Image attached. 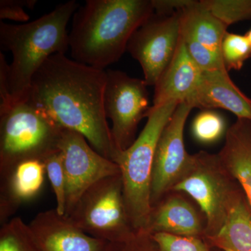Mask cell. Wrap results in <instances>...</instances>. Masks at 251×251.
<instances>
[{
	"mask_svg": "<svg viewBox=\"0 0 251 251\" xmlns=\"http://www.w3.org/2000/svg\"><path fill=\"white\" fill-rule=\"evenodd\" d=\"M106 72L52 54L31 79L27 100L64 129L85 137L99 154L114 162L118 150L104 110Z\"/></svg>",
	"mask_w": 251,
	"mask_h": 251,
	"instance_id": "obj_1",
	"label": "cell"
},
{
	"mask_svg": "<svg viewBox=\"0 0 251 251\" xmlns=\"http://www.w3.org/2000/svg\"><path fill=\"white\" fill-rule=\"evenodd\" d=\"M153 13L152 0H87L72 17V59L104 70L121 58L133 33Z\"/></svg>",
	"mask_w": 251,
	"mask_h": 251,
	"instance_id": "obj_2",
	"label": "cell"
},
{
	"mask_svg": "<svg viewBox=\"0 0 251 251\" xmlns=\"http://www.w3.org/2000/svg\"><path fill=\"white\" fill-rule=\"evenodd\" d=\"M80 4L70 0L41 17L21 25L0 21V48L12 54L9 85L11 105L25 101L31 79L52 54L69 49L67 26Z\"/></svg>",
	"mask_w": 251,
	"mask_h": 251,
	"instance_id": "obj_3",
	"label": "cell"
},
{
	"mask_svg": "<svg viewBox=\"0 0 251 251\" xmlns=\"http://www.w3.org/2000/svg\"><path fill=\"white\" fill-rule=\"evenodd\" d=\"M179 102L151 106L148 121L134 143L117 151L114 162L120 167L127 213L133 229L144 233L152 210L151 184L153 160L162 131Z\"/></svg>",
	"mask_w": 251,
	"mask_h": 251,
	"instance_id": "obj_4",
	"label": "cell"
},
{
	"mask_svg": "<svg viewBox=\"0 0 251 251\" xmlns=\"http://www.w3.org/2000/svg\"><path fill=\"white\" fill-rule=\"evenodd\" d=\"M64 128L27 100L0 115V175L26 160L60 151Z\"/></svg>",
	"mask_w": 251,
	"mask_h": 251,
	"instance_id": "obj_5",
	"label": "cell"
},
{
	"mask_svg": "<svg viewBox=\"0 0 251 251\" xmlns=\"http://www.w3.org/2000/svg\"><path fill=\"white\" fill-rule=\"evenodd\" d=\"M68 218L89 235L112 244L128 242L140 234L128 218L121 174L92 185Z\"/></svg>",
	"mask_w": 251,
	"mask_h": 251,
	"instance_id": "obj_6",
	"label": "cell"
},
{
	"mask_svg": "<svg viewBox=\"0 0 251 251\" xmlns=\"http://www.w3.org/2000/svg\"><path fill=\"white\" fill-rule=\"evenodd\" d=\"M172 191L186 193L197 202L205 216L203 239H206L222 228L243 190L222 166L218 154L202 151L193 154L192 168Z\"/></svg>",
	"mask_w": 251,
	"mask_h": 251,
	"instance_id": "obj_7",
	"label": "cell"
},
{
	"mask_svg": "<svg viewBox=\"0 0 251 251\" xmlns=\"http://www.w3.org/2000/svg\"><path fill=\"white\" fill-rule=\"evenodd\" d=\"M106 74L104 110L112 122L114 145L117 150L124 151L134 143L138 126L151 108L148 86L145 80L121 71L110 69Z\"/></svg>",
	"mask_w": 251,
	"mask_h": 251,
	"instance_id": "obj_8",
	"label": "cell"
},
{
	"mask_svg": "<svg viewBox=\"0 0 251 251\" xmlns=\"http://www.w3.org/2000/svg\"><path fill=\"white\" fill-rule=\"evenodd\" d=\"M180 13H153L130 37L126 50L141 66L148 86L156 85L179 45Z\"/></svg>",
	"mask_w": 251,
	"mask_h": 251,
	"instance_id": "obj_9",
	"label": "cell"
},
{
	"mask_svg": "<svg viewBox=\"0 0 251 251\" xmlns=\"http://www.w3.org/2000/svg\"><path fill=\"white\" fill-rule=\"evenodd\" d=\"M193 109L187 102L179 103L158 140L151 176L152 207L173 191L192 168L193 154L185 149L184 130Z\"/></svg>",
	"mask_w": 251,
	"mask_h": 251,
	"instance_id": "obj_10",
	"label": "cell"
},
{
	"mask_svg": "<svg viewBox=\"0 0 251 251\" xmlns=\"http://www.w3.org/2000/svg\"><path fill=\"white\" fill-rule=\"evenodd\" d=\"M59 150L67 176L64 216L68 217L92 185L108 176L121 174V172L116 163L99 154L83 135L74 130H63Z\"/></svg>",
	"mask_w": 251,
	"mask_h": 251,
	"instance_id": "obj_11",
	"label": "cell"
},
{
	"mask_svg": "<svg viewBox=\"0 0 251 251\" xmlns=\"http://www.w3.org/2000/svg\"><path fill=\"white\" fill-rule=\"evenodd\" d=\"M42 251H109L112 243L92 237L56 209L39 213L29 224Z\"/></svg>",
	"mask_w": 251,
	"mask_h": 251,
	"instance_id": "obj_12",
	"label": "cell"
},
{
	"mask_svg": "<svg viewBox=\"0 0 251 251\" xmlns=\"http://www.w3.org/2000/svg\"><path fill=\"white\" fill-rule=\"evenodd\" d=\"M46 175L45 163L39 159L20 162L0 175V223L7 222L20 206L35 199L42 191Z\"/></svg>",
	"mask_w": 251,
	"mask_h": 251,
	"instance_id": "obj_13",
	"label": "cell"
},
{
	"mask_svg": "<svg viewBox=\"0 0 251 251\" xmlns=\"http://www.w3.org/2000/svg\"><path fill=\"white\" fill-rule=\"evenodd\" d=\"M187 103L202 110L224 109L237 119L251 120V99L239 90L226 69L202 72L200 85Z\"/></svg>",
	"mask_w": 251,
	"mask_h": 251,
	"instance_id": "obj_14",
	"label": "cell"
},
{
	"mask_svg": "<svg viewBox=\"0 0 251 251\" xmlns=\"http://www.w3.org/2000/svg\"><path fill=\"white\" fill-rule=\"evenodd\" d=\"M202 72L188 54L181 36L174 57L154 86L153 107L188 102L201 82Z\"/></svg>",
	"mask_w": 251,
	"mask_h": 251,
	"instance_id": "obj_15",
	"label": "cell"
},
{
	"mask_svg": "<svg viewBox=\"0 0 251 251\" xmlns=\"http://www.w3.org/2000/svg\"><path fill=\"white\" fill-rule=\"evenodd\" d=\"M205 227L194 206L180 196L164 198L153 206L145 234L204 237Z\"/></svg>",
	"mask_w": 251,
	"mask_h": 251,
	"instance_id": "obj_16",
	"label": "cell"
},
{
	"mask_svg": "<svg viewBox=\"0 0 251 251\" xmlns=\"http://www.w3.org/2000/svg\"><path fill=\"white\" fill-rule=\"evenodd\" d=\"M218 156L242 188L251 208V120L237 119L229 127Z\"/></svg>",
	"mask_w": 251,
	"mask_h": 251,
	"instance_id": "obj_17",
	"label": "cell"
},
{
	"mask_svg": "<svg viewBox=\"0 0 251 251\" xmlns=\"http://www.w3.org/2000/svg\"><path fill=\"white\" fill-rule=\"evenodd\" d=\"M180 31L221 57V46L228 26L205 9L200 1L188 0L180 10Z\"/></svg>",
	"mask_w": 251,
	"mask_h": 251,
	"instance_id": "obj_18",
	"label": "cell"
},
{
	"mask_svg": "<svg viewBox=\"0 0 251 251\" xmlns=\"http://www.w3.org/2000/svg\"><path fill=\"white\" fill-rule=\"evenodd\" d=\"M204 239L221 251H251V208L244 191L234 201L222 228Z\"/></svg>",
	"mask_w": 251,
	"mask_h": 251,
	"instance_id": "obj_19",
	"label": "cell"
},
{
	"mask_svg": "<svg viewBox=\"0 0 251 251\" xmlns=\"http://www.w3.org/2000/svg\"><path fill=\"white\" fill-rule=\"evenodd\" d=\"M0 251H42L29 225L20 217L10 219L0 229Z\"/></svg>",
	"mask_w": 251,
	"mask_h": 251,
	"instance_id": "obj_20",
	"label": "cell"
},
{
	"mask_svg": "<svg viewBox=\"0 0 251 251\" xmlns=\"http://www.w3.org/2000/svg\"><path fill=\"white\" fill-rule=\"evenodd\" d=\"M200 2L228 27L251 21V0H201Z\"/></svg>",
	"mask_w": 251,
	"mask_h": 251,
	"instance_id": "obj_21",
	"label": "cell"
},
{
	"mask_svg": "<svg viewBox=\"0 0 251 251\" xmlns=\"http://www.w3.org/2000/svg\"><path fill=\"white\" fill-rule=\"evenodd\" d=\"M221 57L227 72L240 71L251 58V43L245 35L227 32L221 46Z\"/></svg>",
	"mask_w": 251,
	"mask_h": 251,
	"instance_id": "obj_22",
	"label": "cell"
},
{
	"mask_svg": "<svg viewBox=\"0 0 251 251\" xmlns=\"http://www.w3.org/2000/svg\"><path fill=\"white\" fill-rule=\"evenodd\" d=\"M46 175L55 195L56 210L61 215L65 214L67 196V176L61 151L50 155L44 160Z\"/></svg>",
	"mask_w": 251,
	"mask_h": 251,
	"instance_id": "obj_23",
	"label": "cell"
},
{
	"mask_svg": "<svg viewBox=\"0 0 251 251\" xmlns=\"http://www.w3.org/2000/svg\"><path fill=\"white\" fill-rule=\"evenodd\" d=\"M225 122L215 112L205 110L198 114L192 126L193 136L200 143L210 144L217 141L225 131Z\"/></svg>",
	"mask_w": 251,
	"mask_h": 251,
	"instance_id": "obj_24",
	"label": "cell"
},
{
	"mask_svg": "<svg viewBox=\"0 0 251 251\" xmlns=\"http://www.w3.org/2000/svg\"><path fill=\"white\" fill-rule=\"evenodd\" d=\"M158 251H213L203 238L185 237L174 234H151Z\"/></svg>",
	"mask_w": 251,
	"mask_h": 251,
	"instance_id": "obj_25",
	"label": "cell"
},
{
	"mask_svg": "<svg viewBox=\"0 0 251 251\" xmlns=\"http://www.w3.org/2000/svg\"><path fill=\"white\" fill-rule=\"evenodd\" d=\"M181 37L190 57L202 72L226 69L222 58L200 44L193 36L181 32Z\"/></svg>",
	"mask_w": 251,
	"mask_h": 251,
	"instance_id": "obj_26",
	"label": "cell"
},
{
	"mask_svg": "<svg viewBox=\"0 0 251 251\" xmlns=\"http://www.w3.org/2000/svg\"><path fill=\"white\" fill-rule=\"evenodd\" d=\"M36 3V0H1L0 19L2 21L10 20L26 23L29 21V16L25 8L33 9Z\"/></svg>",
	"mask_w": 251,
	"mask_h": 251,
	"instance_id": "obj_27",
	"label": "cell"
},
{
	"mask_svg": "<svg viewBox=\"0 0 251 251\" xmlns=\"http://www.w3.org/2000/svg\"><path fill=\"white\" fill-rule=\"evenodd\" d=\"M109 251H158L151 236L140 233L127 242L112 244Z\"/></svg>",
	"mask_w": 251,
	"mask_h": 251,
	"instance_id": "obj_28",
	"label": "cell"
},
{
	"mask_svg": "<svg viewBox=\"0 0 251 251\" xmlns=\"http://www.w3.org/2000/svg\"><path fill=\"white\" fill-rule=\"evenodd\" d=\"M9 68L4 54L0 53V115L12 107L9 93Z\"/></svg>",
	"mask_w": 251,
	"mask_h": 251,
	"instance_id": "obj_29",
	"label": "cell"
},
{
	"mask_svg": "<svg viewBox=\"0 0 251 251\" xmlns=\"http://www.w3.org/2000/svg\"><path fill=\"white\" fill-rule=\"evenodd\" d=\"M245 36H247V39H249V41L251 43V28L246 33Z\"/></svg>",
	"mask_w": 251,
	"mask_h": 251,
	"instance_id": "obj_30",
	"label": "cell"
}]
</instances>
